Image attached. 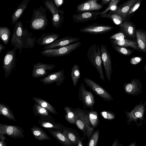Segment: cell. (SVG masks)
<instances>
[{"mask_svg":"<svg viewBox=\"0 0 146 146\" xmlns=\"http://www.w3.org/2000/svg\"><path fill=\"white\" fill-rule=\"evenodd\" d=\"M65 77L64 70L62 69L50 74L39 81L42 82V84H48L56 82V86H60L64 82Z\"/></svg>","mask_w":146,"mask_h":146,"instance_id":"2e32d148","label":"cell"},{"mask_svg":"<svg viewBox=\"0 0 146 146\" xmlns=\"http://www.w3.org/2000/svg\"><path fill=\"white\" fill-rule=\"evenodd\" d=\"M138 0H130L128 1L119 5L117 9L114 11H112L113 13L118 14L123 19L125 18L132 6Z\"/></svg>","mask_w":146,"mask_h":146,"instance_id":"7402d4cb","label":"cell"},{"mask_svg":"<svg viewBox=\"0 0 146 146\" xmlns=\"http://www.w3.org/2000/svg\"><path fill=\"white\" fill-rule=\"evenodd\" d=\"M71 76L73 85L75 86L80 77L79 67L77 64L73 65L71 70Z\"/></svg>","mask_w":146,"mask_h":146,"instance_id":"e575fe53","label":"cell"},{"mask_svg":"<svg viewBox=\"0 0 146 146\" xmlns=\"http://www.w3.org/2000/svg\"><path fill=\"white\" fill-rule=\"evenodd\" d=\"M99 135V130L98 129L94 133L91 137L88 146H97Z\"/></svg>","mask_w":146,"mask_h":146,"instance_id":"ab89813d","label":"cell"},{"mask_svg":"<svg viewBox=\"0 0 146 146\" xmlns=\"http://www.w3.org/2000/svg\"><path fill=\"white\" fill-rule=\"evenodd\" d=\"M4 141L5 140L0 139V146H6V143Z\"/></svg>","mask_w":146,"mask_h":146,"instance_id":"c3c4849f","label":"cell"},{"mask_svg":"<svg viewBox=\"0 0 146 146\" xmlns=\"http://www.w3.org/2000/svg\"><path fill=\"white\" fill-rule=\"evenodd\" d=\"M11 35V32L8 27H0V38L5 45L8 44Z\"/></svg>","mask_w":146,"mask_h":146,"instance_id":"d6a6232c","label":"cell"},{"mask_svg":"<svg viewBox=\"0 0 146 146\" xmlns=\"http://www.w3.org/2000/svg\"><path fill=\"white\" fill-rule=\"evenodd\" d=\"M30 0H23L14 11L11 16V24L15 25L18 22L27 7Z\"/></svg>","mask_w":146,"mask_h":146,"instance_id":"44dd1931","label":"cell"},{"mask_svg":"<svg viewBox=\"0 0 146 146\" xmlns=\"http://www.w3.org/2000/svg\"><path fill=\"white\" fill-rule=\"evenodd\" d=\"M110 40L111 44L118 46L131 47L135 50L139 49L137 43L131 40L125 38L119 40L114 39H110Z\"/></svg>","mask_w":146,"mask_h":146,"instance_id":"4316f807","label":"cell"},{"mask_svg":"<svg viewBox=\"0 0 146 146\" xmlns=\"http://www.w3.org/2000/svg\"><path fill=\"white\" fill-rule=\"evenodd\" d=\"M126 35L122 32H120L114 34L110 36V39H114L116 40H121L125 39Z\"/></svg>","mask_w":146,"mask_h":146,"instance_id":"b9f144b4","label":"cell"},{"mask_svg":"<svg viewBox=\"0 0 146 146\" xmlns=\"http://www.w3.org/2000/svg\"><path fill=\"white\" fill-rule=\"evenodd\" d=\"M100 114L103 118L109 120L114 119L116 117L115 114L111 111H104L100 112Z\"/></svg>","mask_w":146,"mask_h":146,"instance_id":"60d3db41","label":"cell"},{"mask_svg":"<svg viewBox=\"0 0 146 146\" xmlns=\"http://www.w3.org/2000/svg\"><path fill=\"white\" fill-rule=\"evenodd\" d=\"M42 2L45 8L52 15V22L53 27L57 29L61 27L64 21V12L57 8L53 0H47Z\"/></svg>","mask_w":146,"mask_h":146,"instance_id":"8992f818","label":"cell"},{"mask_svg":"<svg viewBox=\"0 0 146 146\" xmlns=\"http://www.w3.org/2000/svg\"><path fill=\"white\" fill-rule=\"evenodd\" d=\"M137 44L139 49L146 52V33L140 30L136 31Z\"/></svg>","mask_w":146,"mask_h":146,"instance_id":"d4e9b609","label":"cell"},{"mask_svg":"<svg viewBox=\"0 0 146 146\" xmlns=\"http://www.w3.org/2000/svg\"><path fill=\"white\" fill-rule=\"evenodd\" d=\"M123 87L125 93L128 94L135 96L141 94L142 92V83L137 79L131 80L130 82L125 84Z\"/></svg>","mask_w":146,"mask_h":146,"instance_id":"9a60e30c","label":"cell"},{"mask_svg":"<svg viewBox=\"0 0 146 146\" xmlns=\"http://www.w3.org/2000/svg\"><path fill=\"white\" fill-rule=\"evenodd\" d=\"M111 0H102L101 3L102 5H105L110 3Z\"/></svg>","mask_w":146,"mask_h":146,"instance_id":"7dc6e473","label":"cell"},{"mask_svg":"<svg viewBox=\"0 0 146 146\" xmlns=\"http://www.w3.org/2000/svg\"><path fill=\"white\" fill-rule=\"evenodd\" d=\"M111 46L116 51L122 55L128 56L130 55L133 53L131 50L124 47L118 46L113 44H112Z\"/></svg>","mask_w":146,"mask_h":146,"instance_id":"f35d334b","label":"cell"},{"mask_svg":"<svg viewBox=\"0 0 146 146\" xmlns=\"http://www.w3.org/2000/svg\"><path fill=\"white\" fill-rule=\"evenodd\" d=\"M76 125L81 131L85 133L88 138L91 135L94 127L91 126L89 117V112L79 108L74 109Z\"/></svg>","mask_w":146,"mask_h":146,"instance_id":"3957f363","label":"cell"},{"mask_svg":"<svg viewBox=\"0 0 146 146\" xmlns=\"http://www.w3.org/2000/svg\"><path fill=\"white\" fill-rule=\"evenodd\" d=\"M31 131L34 137L37 140L42 141L50 139L46 133L41 128L38 126H33L31 128Z\"/></svg>","mask_w":146,"mask_h":146,"instance_id":"83f0119b","label":"cell"},{"mask_svg":"<svg viewBox=\"0 0 146 146\" xmlns=\"http://www.w3.org/2000/svg\"><path fill=\"white\" fill-rule=\"evenodd\" d=\"M32 99L36 103L46 109L49 112L54 114H58L55 109L46 101L35 97H33Z\"/></svg>","mask_w":146,"mask_h":146,"instance_id":"f1b7e54d","label":"cell"},{"mask_svg":"<svg viewBox=\"0 0 146 146\" xmlns=\"http://www.w3.org/2000/svg\"><path fill=\"white\" fill-rule=\"evenodd\" d=\"M89 117L90 123L94 128H96L99 123L97 112L95 111H91L89 113Z\"/></svg>","mask_w":146,"mask_h":146,"instance_id":"8d00e7d4","label":"cell"},{"mask_svg":"<svg viewBox=\"0 0 146 146\" xmlns=\"http://www.w3.org/2000/svg\"><path fill=\"white\" fill-rule=\"evenodd\" d=\"M55 67L56 65L53 64L37 62L33 65L32 71V76L34 78L44 76Z\"/></svg>","mask_w":146,"mask_h":146,"instance_id":"5bb4252c","label":"cell"},{"mask_svg":"<svg viewBox=\"0 0 146 146\" xmlns=\"http://www.w3.org/2000/svg\"><path fill=\"white\" fill-rule=\"evenodd\" d=\"M63 132L72 144H74L77 145L78 141L80 139L73 132L65 128Z\"/></svg>","mask_w":146,"mask_h":146,"instance_id":"d590c367","label":"cell"},{"mask_svg":"<svg viewBox=\"0 0 146 146\" xmlns=\"http://www.w3.org/2000/svg\"><path fill=\"white\" fill-rule=\"evenodd\" d=\"M36 38L27 28H24L21 21H19L14 26L11 41V46L19 50L20 55L23 48H32L34 47Z\"/></svg>","mask_w":146,"mask_h":146,"instance_id":"6da1fadb","label":"cell"},{"mask_svg":"<svg viewBox=\"0 0 146 146\" xmlns=\"http://www.w3.org/2000/svg\"><path fill=\"white\" fill-rule=\"evenodd\" d=\"M128 146H137V142H133L130 143Z\"/></svg>","mask_w":146,"mask_h":146,"instance_id":"f907efd6","label":"cell"},{"mask_svg":"<svg viewBox=\"0 0 146 146\" xmlns=\"http://www.w3.org/2000/svg\"><path fill=\"white\" fill-rule=\"evenodd\" d=\"M142 58L141 57H136L132 58L130 60V62L133 65H135L139 63L141 61Z\"/></svg>","mask_w":146,"mask_h":146,"instance_id":"ee69618b","label":"cell"},{"mask_svg":"<svg viewBox=\"0 0 146 146\" xmlns=\"http://www.w3.org/2000/svg\"><path fill=\"white\" fill-rule=\"evenodd\" d=\"M5 47L3 46L1 43H0V54H1V51L5 48Z\"/></svg>","mask_w":146,"mask_h":146,"instance_id":"681fc988","label":"cell"},{"mask_svg":"<svg viewBox=\"0 0 146 146\" xmlns=\"http://www.w3.org/2000/svg\"><path fill=\"white\" fill-rule=\"evenodd\" d=\"M144 69L145 71V72L146 73V65L144 67Z\"/></svg>","mask_w":146,"mask_h":146,"instance_id":"f5cc1de1","label":"cell"},{"mask_svg":"<svg viewBox=\"0 0 146 146\" xmlns=\"http://www.w3.org/2000/svg\"><path fill=\"white\" fill-rule=\"evenodd\" d=\"M84 81L96 95L102 98L105 101L110 102L113 100L111 95L105 89L93 80L86 77Z\"/></svg>","mask_w":146,"mask_h":146,"instance_id":"9c48e42d","label":"cell"},{"mask_svg":"<svg viewBox=\"0 0 146 146\" xmlns=\"http://www.w3.org/2000/svg\"><path fill=\"white\" fill-rule=\"evenodd\" d=\"M80 39L71 36H66L56 40L51 43L44 46L43 50L54 49L65 46L72 43L78 42Z\"/></svg>","mask_w":146,"mask_h":146,"instance_id":"e0dca14e","label":"cell"},{"mask_svg":"<svg viewBox=\"0 0 146 146\" xmlns=\"http://www.w3.org/2000/svg\"><path fill=\"white\" fill-rule=\"evenodd\" d=\"M55 5L58 8L63 4L64 1L63 0H53Z\"/></svg>","mask_w":146,"mask_h":146,"instance_id":"f6af8a7d","label":"cell"},{"mask_svg":"<svg viewBox=\"0 0 146 146\" xmlns=\"http://www.w3.org/2000/svg\"><path fill=\"white\" fill-rule=\"evenodd\" d=\"M66 114L64 117L66 120L69 123L76 124V119L74 109L68 106L64 107Z\"/></svg>","mask_w":146,"mask_h":146,"instance_id":"1f68e13d","label":"cell"},{"mask_svg":"<svg viewBox=\"0 0 146 146\" xmlns=\"http://www.w3.org/2000/svg\"><path fill=\"white\" fill-rule=\"evenodd\" d=\"M119 1L118 0H111L108 7L104 11L101 12L100 15L107 14L109 11H116L117 8V4Z\"/></svg>","mask_w":146,"mask_h":146,"instance_id":"74e56055","label":"cell"},{"mask_svg":"<svg viewBox=\"0 0 146 146\" xmlns=\"http://www.w3.org/2000/svg\"><path fill=\"white\" fill-rule=\"evenodd\" d=\"M101 13L99 11L85 12L73 14L72 17L75 22L84 23L95 20L100 15Z\"/></svg>","mask_w":146,"mask_h":146,"instance_id":"ac0fdd59","label":"cell"},{"mask_svg":"<svg viewBox=\"0 0 146 146\" xmlns=\"http://www.w3.org/2000/svg\"><path fill=\"white\" fill-rule=\"evenodd\" d=\"M47 9L42 5L38 8L34 9L30 21V28L32 30H44L49 24L46 12Z\"/></svg>","mask_w":146,"mask_h":146,"instance_id":"7a4b0ae2","label":"cell"},{"mask_svg":"<svg viewBox=\"0 0 146 146\" xmlns=\"http://www.w3.org/2000/svg\"><path fill=\"white\" fill-rule=\"evenodd\" d=\"M33 110L34 115L54 119L49 114V112L45 108L38 104L35 103L33 106Z\"/></svg>","mask_w":146,"mask_h":146,"instance_id":"4dcf8cb0","label":"cell"},{"mask_svg":"<svg viewBox=\"0 0 146 146\" xmlns=\"http://www.w3.org/2000/svg\"><path fill=\"white\" fill-rule=\"evenodd\" d=\"M81 44V42L78 41L59 48L44 50L40 53L42 56L47 57L65 56L78 48Z\"/></svg>","mask_w":146,"mask_h":146,"instance_id":"52a82bcc","label":"cell"},{"mask_svg":"<svg viewBox=\"0 0 146 146\" xmlns=\"http://www.w3.org/2000/svg\"><path fill=\"white\" fill-rule=\"evenodd\" d=\"M120 31L126 36L134 37L136 36L135 28L132 24L129 22L125 21L119 25Z\"/></svg>","mask_w":146,"mask_h":146,"instance_id":"484cf974","label":"cell"},{"mask_svg":"<svg viewBox=\"0 0 146 146\" xmlns=\"http://www.w3.org/2000/svg\"><path fill=\"white\" fill-rule=\"evenodd\" d=\"M111 146H123V145L120 143L118 139H116L114 141Z\"/></svg>","mask_w":146,"mask_h":146,"instance_id":"bcb514c9","label":"cell"},{"mask_svg":"<svg viewBox=\"0 0 146 146\" xmlns=\"http://www.w3.org/2000/svg\"><path fill=\"white\" fill-rule=\"evenodd\" d=\"M88 59L96 69L101 79L105 80L102 69V60L100 48L98 45L94 44L88 48L87 54Z\"/></svg>","mask_w":146,"mask_h":146,"instance_id":"277c9868","label":"cell"},{"mask_svg":"<svg viewBox=\"0 0 146 146\" xmlns=\"http://www.w3.org/2000/svg\"><path fill=\"white\" fill-rule=\"evenodd\" d=\"M141 1V0H138L135 4H134L129 10L127 14V16H128L132 13H133L138 9L140 5Z\"/></svg>","mask_w":146,"mask_h":146,"instance_id":"7bdbcfd3","label":"cell"},{"mask_svg":"<svg viewBox=\"0 0 146 146\" xmlns=\"http://www.w3.org/2000/svg\"><path fill=\"white\" fill-rule=\"evenodd\" d=\"M41 126L45 128L53 129L56 131H64L65 128L62 125L56 123L54 119L47 117H40L38 121Z\"/></svg>","mask_w":146,"mask_h":146,"instance_id":"ffe728a7","label":"cell"},{"mask_svg":"<svg viewBox=\"0 0 146 146\" xmlns=\"http://www.w3.org/2000/svg\"><path fill=\"white\" fill-rule=\"evenodd\" d=\"M100 48L101 53L102 60L106 76L108 81L110 82L111 75L113 73L111 56L106 46L101 44Z\"/></svg>","mask_w":146,"mask_h":146,"instance_id":"4fadbf2b","label":"cell"},{"mask_svg":"<svg viewBox=\"0 0 146 146\" xmlns=\"http://www.w3.org/2000/svg\"><path fill=\"white\" fill-rule=\"evenodd\" d=\"M58 34L53 33L42 34L36 40L38 44L42 46L50 44L56 40L59 37Z\"/></svg>","mask_w":146,"mask_h":146,"instance_id":"603a6c76","label":"cell"},{"mask_svg":"<svg viewBox=\"0 0 146 146\" xmlns=\"http://www.w3.org/2000/svg\"><path fill=\"white\" fill-rule=\"evenodd\" d=\"M98 0H90L79 4L77 7L76 13L98 11L102 9L103 6L98 3Z\"/></svg>","mask_w":146,"mask_h":146,"instance_id":"d6986e66","label":"cell"},{"mask_svg":"<svg viewBox=\"0 0 146 146\" xmlns=\"http://www.w3.org/2000/svg\"><path fill=\"white\" fill-rule=\"evenodd\" d=\"M99 17L110 19L116 25L121 24L123 23V19L119 15L113 13L111 11H110L108 14L101 15Z\"/></svg>","mask_w":146,"mask_h":146,"instance_id":"836d02e7","label":"cell"},{"mask_svg":"<svg viewBox=\"0 0 146 146\" xmlns=\"http://www.w3.org/2000/svg\"><path fill=\"white\" fill-rule=\"evenodd\" d=\"M114 27L94 23L82 28L80 30L82 33L93 35L104 34L112 30Z\"/></svg>","mask_w":146,"mask_h":146,"instance_id":"8fae6325","label":"cell"},{"mask_svg":"<svg viewBox=\"0 0 146 146\" xmlns=\"http://www.w3.org/2000/svg\"><path fill=\"white\" fill-rule=\"evenodd\" d=\"M23 131L21 127L15 125L0 124V135H7L15 139L24 137Z\"/></svg>","mask_w":146,"mask_h":146,"instance_id":"7c38bea8","label":"cell"},{"mask_svg":"<svg viewBox=\"0 0 146 146\" xmlns=\"http://www.w3.org/2000/svg\"><path fill=\"white\" fill-rule=\"evenodd\" d=\"M48 130L54 138L64 146H71L72 144L63 132L54 130L51 129H48Z\"/></svg>","mask_w":146,"mask_h":146,"instance_id":"cb8c5ba5","label":"cell"},{"mask_svg":"<svg viewBox=\"0 0 146 146\" xmlns=\"http://www.w3.org/2000/svg\"><path fill=\"white\" fill-rule=\"evenodd\" d=\"M17 48L14 47L12 50L7 51L4 56L2 68L5 72V76H9L16 66L17 58L16 50Z\"/></svg>","mask_w":146,"mask_h":146,"instance_id":"ba28073f","label":"cell"},{"mask_svg":"<svg viewBox=\"0 0 146 146\" xmlns=\"http://www.w3.org/2000/svg\"><path fill=\"white\" fill-rule=\"evenodd\" d=\"M0 114L9 120L16 121L12 111L7 105L0 103Z\"/></svg>","mask_w":146,"mask_h":146,"instance_id":"f546056e","label":"cell"},{"mask_svg":"<svg viewBox=\"0 0 146 146\" xmlns=\"http://www.w3.org/2000/svg\"><path fill=\"white\" fill-rule=\"evenodd\" d=\"M77 146H83V144L80 139H79L78 141Z\"/></svg>","mask_w":146,"mask_h":146,"instance_id":"816d5d0a","label":"cell"},{"mask_svg":"<svg viewBox=\"0 0 146 146\" xmlns=\"http://www.w3.org/2000/svg\"><path fill=\"white\" fill-rule=\"evenodd\" d=\"M78 96L79 100L81 101L85 108H89L91 110L93 109L95 104V99L92 93L88 91L86 88L84 84L81 83L79 89Z\"/></svg>","mask_w":146,"mask_h":146,"instance_id":"30bf717a","label":"cell"},{"mask_svg":"<svg viewBox=\"0 0 146 146\" xmlns=\"http://www.w3.org/2000/svg\"><path fill=\"white\" fill-rule=\"evenodd\" d=\"M146 101L144 103L142 101L136 104L130 111L126 110L125 113L127 119L126 123L129 125L132 121L135 123L138 127H141L145 123L144 113Z\"/></svg>","mask_w":146,"mask_h":146,"instance_id":"5b68a950","label":"cell"}]
</instances>
